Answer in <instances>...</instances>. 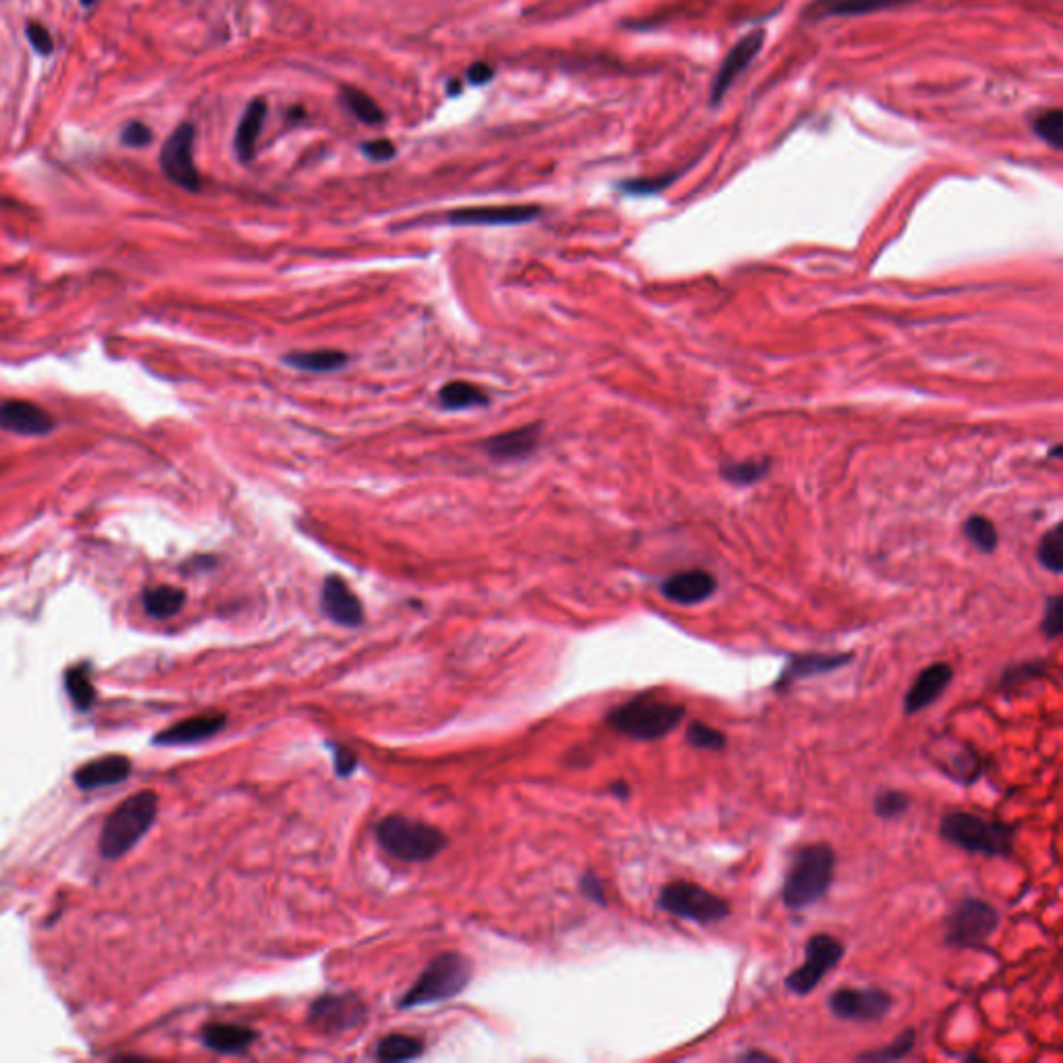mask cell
<instances>
[{
  "instance_id": "obj_1",
  "label": "cell",
  "mask_w": 1063,
  "mask_h": 1063,
  "mask_svg": "<svg viewBox=\"0 0 1063 1063\" xmlns=\"http://www.w3.org/2000/svg\"><path fill=\"white\" fill-rule=\"evenodd\" d=\"M835 875V852L827 843L800 848L785 872L781 899L789 910H802L829 891Z\"/></svg>"
},
{
  "instance_id": "obj_2",
  "label": "cell",
  "mask_w": 1063,
  "mask_h": 1063,
  "mask_svg": "<svg viewBox=\"0 0 1063 1063\" xmlns=\"http://www.w3.org/2000/svg\"><path fill=\"white\" fill-rule=\"evenodd\" d=\"M684 717V704L644 694L613 708L607 715V723L613 731L630 740L657 742L669 735Z\"/></svg>"
},
{
  "instance_id": "obj_3",
  "label": "cell",
  "mask_w": 1063,
  "mask_h": 1063,
  "mask_svg": "<svg viewBox=\"0 0 1063 1063\" xmlns=\"http://www.w3.org/2000/svg\"><path fill=\"white\" fill-rule=\"evenodd\" d=\"M158 814V796L150 789L125 798L111 814L100 831L98 848L106 860H119L131 852L150 831Z\"/></svg>"
},
{
  "instance_id": "obj_4",
  "label": "cell",
  "mask_w": 1063,
  "mask_h": 1063,
  "mask_svg": "<svg viewBox=\"0 0 1063 1063\" xmlns=\"http://www.w3.org/2000/svg\"><path fill=\"white\" fill-rule=\"evenodd\" d=\"M941 837L964 852L987 858H1010L1014 854V825L985 819L972 812H949L939 825Z\"/></svg>"
},
{
  "instance_id": "obj_5",
  "label": "cell",
  "mask_w": 1063,
  "mask_h": 1063,
  "mask_svg": "<svg viewBox=\"0 0 1063 1063\" xmlns=\"http://www.w3.org/2000/svg\"><path fill=\"white\" fill-rule=\"evenodd\" d=\"M472 978V964L461 953H441L434 958L428 968L420 974L414 987L403 995L399 1001L401 1007H418L447 1001L457 997L468 987Z\"/></svg>"
},
{
  "instance_id": "obj_6",
  "label": "cell",
  "mask_w": 1063,
  "mask_h": 1063,
  "mask_svg": "<svg viewBox=\"0 0 1063 1063\" xmlns=\"http://www.w3.org/2000/svg\"><path fill=\"white\" fill-rule=\"evenodd\" d=\"M376 839L385 852L403 862L430 860L447 846L443 831L399 814L387 816L376 827Z\"/></svg>"
},
{
  "instance_id": "obj_7",
  "label": "cell",
  "mask_w": 1063,
  "mask_h": 1063,
  "mask_svg": "<svg viewBox=\"0 0 1063 1063\" xmlns=\"http://www.w3.org/2000/svg\"><path fill=\"white\" fill-rule=\"evenodd\" d=\"M659 906L671 916L698 924H715L731 914L727 899L690 881L667 883L661 889Z\"/></svg>"
},
{
  "instance_id": "obj_8",
  "label": "cell",
  "mask_w": 1063,
  "mask_h": 1063,
  "mask_svg": "<svg viewBox=\"0 0 1063 1063\" xmlns=\"http://www.w3.org/2000/svg\"><path fill=\"white\" fill-rule=\"evenodd\" d=\"M999 926V912L978 897H966L945 920V943L962 949H980Z\"/></svg>"
},
{
  "instance_id": "obj_9",
  "label": "cell",
  "mask_w": 1063,
  "mask_h": 1063,
  "mask_svg": "<svg viewBox=\"0 0 1063 1063\" xmlns=\"http://www.w3.org/2000/svg\"><path fill=\"white\" fill-rule=\"evenodd\" d=\"M843 956H846V945L837 937L827 933L812 935L804 947V962L800 968L787 974L785 989L798 997H806L821 985V980L841 962Z\"/></svg>"
},
{
  "instance_id": "obj_10",
  "label": "cell",
  "mask_w": 1063,
  "mask_h": 1063,
  "mask_svg": "<svg viewBox=\"0 0 1063 1063\" xmlns=\"http://www.w3.org/2000/svg\"><path fill=\"white\" fill-rule=\"evenodd\" d=\"M194 140L196 127L192 123H181L160 150L162 173L187 192L200 189V173L194 165Z\"/></svg>"
},
{
  "instance_id": "obj_11",
  "label": "cell",
  "mask_w": 1063,
  "mask_h": 1063,
  "mask_svg": "<svg viewBox=\"0 0 1063 1063\" xmlns=\"http://www.w3.org/2000/svg\"><path fill=\"white\" fill-rule=\"evenodd\" d=\"M893 1005L883 989H839L829 997V1010L835 1018L848 1022H879Z\"/></svg>"
},
{
  "instance_id": "obj_12",
  "label": "cell",
  "mask_w": 1063,
  "mask_h": 1063,
  "mask_svg": "<svg viewBox=\"0 0 1063 1063\" xmlns=\"http://www.w3.org/2000/svg\"><path fill=\"white\" fill-rule=\"evenodd\" d=\"M366 1020V1005L356 995H324L310 1007V1024L324 1034L358 1028Z\"/></svg>"
},
{
  "instance_id": "obj_13",
  "label": "cell",
  "mask_w": 1063,
  "mask_h": 1063,
  "mask_svg": "<svg viewBox=\"0 0 1063 1063\" xmlns=\"http://www.w3.org/2000/svg\"><path fill=\"white\" fill-rule=\"evenodd\" d=\"M852 659H854V654H848V652H837V654H827V652L796 654V657H792V659L787 661L783 673L777 677L773 688L777 692H783L798 679L819 677V675L833 673V671H837L841 667H846L848 663H852Z\"/></svg>"
},
{
  "instance_id": "obj_14",
  "label": "cell",
  "mask_w": 1063,
  "mask_h": 1063,
  "mask_svg": "<svg viewBox=\"0 0 1063 1063\" xmlns=\"http://www.w3.org/2000/svg\"><path fill=\"white\" fill-rule=\"evenodd\" d=\"M762 42H765V32H752V34L742 38L738 44H735L729 50V54L725 57V61L721 63V67H719V71H717V75L713 79V88H711V102L713 104L721 102L725 92L733 86V81L738 79L746 71V67L756 59V54L762 48Z\"/></svg>"
},
{
  "instance_id": "obj_15",
  "label": "cell",
  "mask_w": 1063,
  "mask_h": 1063,
  "mask_svg": "<svg viewBox=\"0 0 1063 1063\" xmlns=\"http://www.w3.org/2000/svg\"><path fill=\"white\" fill-rule=\"evenodd\" d=\"M953 679V669L949 663H935L922 669L904 698V713L918 715L924 708H929L939 700V696L949 688Z\"/></svg>"
},
{
  "instance_id": "obj_16",
  "label": "cell",
  "mask_w": 1063,
  "mask_h": 1063,
  "mask_svg": "<svg viewBox=\"0 0 1063 1063\" xmlns=\"http://www.w3.org/2000/svg\"><path fill=\"white\" fill-rule=\"evenodd\" d=\"M540 216L538 206H478V208H461L447 214V221L453 225H522L530 223Z\"/></svg>"
},
{
  "instance_id": "obj_17",
  "label": "cell",
  "mask_w": 1063,
  "mask_h": 1063,
  "mask_svg": "<svg viewBox=\"0 0 1063 1063\" xmlns=\"http://www.w3.org/2000/svg\"><path fill=\"white\" fill-rule=\"evenodd\" d=\"M52 428V416L36 403L21 399L0 403V430L21 436H44Z\"/></svg>"
},
{
  "instance_id": "obj_18",
  "label": "cell",
  "mask_w": 1063,
  "mask_h": 1063,
  "mask_svg": "<svg viewBox=\"0 0 1063 1063\" xmlns=\"http://www.w3.org/2000/svg\"><path fill=\"white\" fill-rule=\"evenodd\" d=\"M322 611L331 621L356 628L364 619V609L360 598L351 592L347 582L339 576H329L322 586Z\"/></svg>"
},
{
  "instance_id": "obj_19",
  "label": "cell",
  "mask_w": 1063,
  "mask_h": 1063,
  "mask_svg": "<svg viewBox=\"0 0 1063 1063\" xmlns=\"http://www.w3.org/2000/svg\"><path fill=\"white\" fill-rule=\"evenodd\" d=\"M131 775V760L123 754H108L102 758H94L86 765H81L73 781L84 792H94V789L113 787L117 783H123Z\"/></svg>"
},
{
  "instance_id": "obj_20",
  "label": "cell",
  "mask_w": 1063,
  "mask_h": 1063,
  "mask_svg": "<svg viewBox=\"0 0 1063 1063\" xmlns=\"http://www.w3.org/2000/svg\"><path fill=\"white\" fill-rule=\"evenodd\" d=\"M667 601L675 605H698L704 603L706 598H711L717 590V580L704 569H690L679 571V574L667 578L661 586Z\"/></svg>"
},
{
  "instance_id": "obj_21",
  "label": "cell",
  "mask_w": 1063,
  "mask_h": 1063,
  "mask_svg": "<svg viewBox=\"0 0 1063 1063\" xmlns=\"http://www.w3.org/2000/svg\"><path fill=\"white\" fill-rule=\"evenodd\" d=\"M225 725H227V715L225 713H206V715H198V717H192V719L179 721L173 727L160 731L156 735L154 742L162 744V746L198 744V742H204V740L212 738V735H216Z\"/></svg>"
},
{
  "instance_id": "obj_22",
  "label": "cell",
  "mask_w": 1063,
  "mask_h": 1063,
  "mask_svg": "<svg viewBox=\"0 0 1063 1063\" xmlns=\"http://www.w3.org/2000/svg\"><path fill=\"white\" fill-rule=\"evenodd\" d=\"M538 432H540L538 424L501 432L497 436H490V439L484 443V449L490 457L499 459V461L526 459L538 445Z\"/></svg>"
},
{
  "instance_id": "obj_23",
  "label": "cell",
  "mask_w": 1063,
  "mask_h": 1063,
  "mask_svg": "<svg viewBox=\"0 0 1063 1063\" xmlns=\"http://www.w3.org/2000/svg\"><path fill=\"white\" fill-rule=\"evenodd\" d=\"M258 1039V1034L245 1026L235 1024H210L204 1028L202 1041L208 1049L223 1053V1055H237L248 1051V1047Z\"/></svg>"
},
{
  "instance_id": "obj_24",
  "label": "cell",
  "mask_w": 1063,
  "mask_h": 1063,
  "mask_svg": "<svg viewBox=\"0 0 1063 1063\" xmlns=\"http://www.w3.org/2000/svg\"><path fill=\"white\" fill-rule=\"evenodd\" d=\"M266 113H268V106L262 98H256L248 108H245V113L235 131V152L241 162H250L254 158L256 142L264 127Z\"/></svg>"
},
{
  "instance_id": "obj_25",
  "label": "cell",
  "mask_w": 1063,
  "mask_h": 1063,
  "mask_svg": "<svg viewBox=\"0 0 1063 1063\" xmlns=\"http://www.w3.org/2000/svg\"><path fill=\"white\" fill-rule=\"evenodd\" d=\"M912 0H821L819 15H833V17H854V15H868L877 11H887L899 5H908Z\"/></svg>"
},
{
  "instance_id": "obj_26",
  "label": "cell",
  "mask_w": 1063,
  "mask_h": 1063,
  "mask_svg": "<svg viewBox=\"0 0 1063 1063\" xmlns=\"http://www.w3.org/2000/svg\"><path fill=\"white\" fill-rule=\"evenodd\" d=\"M142 605L154 619H169L185 605V592L175 586H158L142 594Z\"/></svg>"
},
{
  "instance_id": "obj_27",
  "label": "cell",
  "mask_w": 1063,
  "mask_h": 1063,
  "mask_svg": "<svg viewBox=\"0 0 1063 1063\" xmlns=\"http://www.w3.org/2000/svg\"><path fill=\"white\" fill-rule=\"evenodd\" d=\"M285 362L297 370L308 372H331L347 364V356L337 349H314V351H293Z\"/></svg>"
},
{
  "instance_id": "obj_28",
  "label": "cell",
  "mask_w": 1063,
  "mask_h": 1063,
  "mask_svg": "<svg viewBox=\"0 0 1063 1063\" xmlns=\"http://www.w3.org/2000/svg\"><path fill=\"white\" fill-rule=\"evenodd\" d=\"M439 401L445 410H466V407L486 405L488 395L466 380H453L439 391Z\"/></svg>"
},
{
  "instance_id": "obj_29",
  "label": "cell",
  "mask_w": 1063,
  "mask_h": 1063,
  "mask_svg": "<svg viewBox=\"0 0 1063 1063\" xmlns=\"http://www.w3.org/2000/svg\"><path fill=\"white\" fill-rule=\"evenodd\" d=\"M424 1051L422 1041L410 1034H389L383 1041L378 1043L376 1057L380 1061H410L420 1057Z\"/></svg>"
},
{
  "instance_id": "obj_30",
  "label": "cell",
  "mask_w": 1063,
  "mask_h": 1063,
  "mask_svg": "<svg viewBox=\"0 0 1063 1063\" xmlns=\"http://www.w3.org/2000/svg\"><path fill=\"white\" fill-rule=\"evenodd\" d=\"M65 688L71 696V702L79 708V711H90L96 702V690L90 679V669L86 665L71 667L65 673Z\"/></svg>"
},
{
  "instance_id": "obj_31",
  "label": "cell",
  "mask_w": 1063,
  "mask_h": 1063,
  "mask_svg": "<svg viewBox=\"0 0 1063 1063\" xmlns=\"http://www.w3.org/2000/svg\"><path fill=\"white\" fill-rule=\"evenodd\" d=\"M341 100L345 104L347 111L356 117L358 121L366 123V125H380L385 123V113L380 111V106L364 92L356 90V88H343L341 90Z\"/></svg>"
},
{
  "instance_id": "obj_32",
  "label": "cell",
  "mask_w": 1063,
  "mask_h": 1063,
  "mask_svg": "<svg viewBox=\"0 0 1063 1063\" xmlns=\"http://www.w3.org/2000/svg\"><path fill=\"white\" fill-rule=\"evenodd\" d=\"M686 742L696 750L721 752L727 748V735L702 721H692L686 729Z\"/></svg>"
},
{
  "instance_id": "obj_33",
  "label": "cell",
  "mask_w": 1063,
  "mask_h": 1063,
  "mask_svg": "<svg viewBox=\"0 0 1063 1063\" xmlns=\"http://www.w3.org/2000/svg\"><path fill=\"white\" fill-rule=\"evenodd\" d=\"M916 1045V1030L914 1028H906L902 1034H899L897 1039H893L887 1047H881L877 1051H868V1053H860L858 1059L860 1061H875V1063H881V1061H897V1059H904Z\"/></svg>"
},
{
  "instance_id": "obj_34",
  "label": "cell",
  "mask_w": 1063,
  "mask_h": 1063,
  "mask_svg": "<svg viewBox=\"0 0 1063 1063\" xmlns=\"http://www.w3.org/2000/svg\"><path fill=\"white\" fill-rule=\"evenodd\" d=\"M1034 133L1039 135L1043 142H1047L1051 148L1061 150L1063 144V113L1059 108H1051V111L1041 113L1032 123Z\"/></svg>"
},
{
  "instance_id": "obj_35",
  "label": "cell",
  "mask_w": 1063,
  "mask_h": 1063,
  "mask_svg": "<svg viewBox=\"0 0 1063 1063\" xmlns=\"http://www.w3.org/2000/svg\"><path fill=\"white\" fill-rule=\"evenodd\" d=\"M964 532H966L968 540L974 544L978 551H983V553H993L995 551V547H997V530L987 520V517H980V515L970 517V520L964 526Z\"/></svg>"
},
{
  "instance_id": "obj_36",
  "label": "cell",
  "mask_w": 1063,
  "mask_h": 1063,
  "mask_svg": "<svg viewBox=\"0 0 1063 1063\" xmlns=\"http://www.w3.org/2000/svg\"><path fill=\"white\" fill-rule=\"evenodd\" d=\"M910 804L912 800L908 794L897 792V789H885V792H881L875 798V814L885 821L899 819V816H904L908 812Z\"/></svg>"
},
{
  "instance_id": "obj_37",
  "label": "cell",
  "mask_w": 1063,
  "mask_h": 1063,
  "mask_svg": "<svg viewBox=\"0 0 1063 1063\" xmlns=\"http://www.w3.org/2000/svg\"><path fill=\"white\" fill-rule=\"evenodd\" d=\"M721 474L733 484H752L767 474V463L765 461L727 463V466H723Z\"/></svg>"
},
{
  "instance_id": "obj_38",
  "label": "cell",
  "mask_w": 1063,
  "mask_h": 1063,
  "mask_svg": "<svg viewBox=\"0 0 1063 1063\" xmlns=\"http://www.w3.org/2000/svg\"><path fill=\"white\" fill-rule=\"evenodd\" d=\"M1061 526H1055L1039 544V561L1051 574H1061Z\"/></svg>"
},
{
  "instance_id": "obj_39",
  "label": "cell",
  "mask_w": 1063,
  "mask_h": 1063,
  "mask_svg": "<svg viewBox=\"0 0 1063 1063\" xmlns=\"http://www.w3.org/2000/svg\"><path fill=\"white\" fill-rule=\"evenodd\" d=\"M1045 673H1047V669H1045V663H1043V661L1012 665L1010 669H1005V673L1001 675V679H999V688H1016V686H1020V684H1026V681H1030V679L1043 677Z\"/></svg>"
},
{
  "instance_id": "obj_40",
  "label": "cell",
  "mask_w": 1063,
  "mask_h": 1063,
  "mask_svg": "<svg viewBox=\"0 0 1063 1063\" xmlns=\"http://www.w3.org/2000/svg\"><path fill=\"white\" fill-rule=\"evenodd\" d=\"M679 173L675 175H661V177H650V179H632V181H625L621 183V189L625 194H634V196H646V194H657L661 192V189H665L667 185H671L675 179H677Z\"/></svg>"
},
{
  "instance_id": "obj_41",
  "label": "cell",
  "mask_w": 1063,
  "mask_h": 1063,
  "mask_svg": "<svg viewBox=\"0 0 1063 1063\" xmlns=\"http://www.w3.org/2000/svg\"><path fill=\"white\" fill-rule=\"evenodd\" d=\"M1063 607H1061V598L1059 596H1051L1047 605H1045V615H1043V623H1041V630L1043 634L1049 638V640H1055L1059 638L1061 634V628H1063Z\"/></svg>"
},
{
  "instance_id": "obj_42",
  "label": "cell",
  "mask_w": 1063,
  "mask_h": 1063,
  "mask_svg": "<svg viewBox=\"0 0 1063 1063\" xmlns=\"http://www.w3.org/2000/svg\"><path fill=\"white\" fill-rule=\"evenodd\" d=\"M121 142L127 148H146L152 144V129L142 121H131L121 131Z\"/></svg>"
},
{
  "instance_id": "obj_43",
  "label": "cell",
  "mask_w": 1063,
  "mask_h": 1063,
  "mask_svg": "<svg viewBox=\"0 0 1063 1063\" xmlns=\"http://www.w3.org/2000/svg\"><path fill=\"white\" fill-rule=\"evenodd\" d=\"M25 34H27V40H30V44L34 46V50L42 54V57H50V54L54 52V40L42 23L30 21L25 25Z\"/></svg>"
},
{
  "instance_id": "obj_44",
  "label": "cell",
  "mask_w": 1063,
  "mask_h": 1063,
  "mask_svg": "<svg viewBox=\"0 0 1063 1063\" xmlns=\"http://www.w3.org/2000/svg\"><path fill=\"white\" fill-rule=\"evenodd\" d=\"M362 152L374 162H385L395 156V144L389 140H372L362 144Z\"/></svg>"
},
{
  "instance_id": "obj_45",
  "label": "cell",
  "mask_w": 1063,
  "mask_h": 1063,
  "mask_svg": "<svg viewBox=\"0 0 1063 1063\" xmlns=\"http://www.w3.org/2000/svg\"><path fill=\"white\" fill-rule=\"evenodd\" d=\"M335 769L341 777H349L358 769V758L353 756L345 746H335Z\"/></svg>"
},
{
  "instance_id": "obj_46",
  "label": "cell",
  "mask_w": 1063,
  "mask_h": 1063,
  "mask_svg": "<svg viewBox=\"0 0 1063 1063\" xmlns=\"http://www.w3.org/2000/svg\"><path fill=\"white\" fill-rule=\"evenodd\" d=\"M582 889H584V893H586L590 899H594L596 904L607 906L605 887H603L601 879H596V877L592 875V872H586V875L582 877Z\"/></svg>"
},
{
  "instance_id": "obj_47",
  "label": "cell",
  "mask_w": 1063,
  "mask_h": 1063,
  "mask_svg": "<svg viewBox=\"0 0 1063 1063\" xmlns=\"http://www.w3.org/2000/svg\"><path fill=\"white\" fill-rule=\"evenodd\" d=\"M493 77H495V71L486 63H474L468 71V81L472 86H484L486 81H490Z\"/></svg>"
},
{
  "instance_id": "obj_48",
  "label": "cell",
  "mask_w": 1063,
  "mask_h": 1063,
  "mask_svg": "<svg viewBox=\"0 0 1063 1063\" xmlns=\"http://www.w3.org/2000/svg\"><path fill=\"white\" fill-rule=\"evenodd\" d=\"M738 1061H748V1063H752V1061H773V1057L767 1055V1053H762V1051H746V1053L738 1055Z\"/></svg>"
},
{
  "instance_id": "obj_49",
  "label": "cell",
  "mask_w": 1063,
  "mask_h": 1063,
  "mask_svg": "<svg viewBox=\"0 0 1063 1063\" xmlns=\"http://www.w3.org/2000/svg\"><path fill=\"white\" fill-rule=\"evenodd\" d=\"M611 792H613L619 800H625V798L630 796V785H628V783H623V781H617V783L611 787Z\"/></svg>"
},
{
  "instance_id": "obj_50",
  "label": "cell",
  "mask_w": 1063,
  "mask_h": 1063,
  "mask_svg": "<svg viewBox=\"0 0 1063 1063\" xmlns=\"http://www.w3.org/2000/svg\"><path fill=\"white\" fill-rule=\"evenodd\" d=\"M79 3H81V7H92V5L98 3V0H79Z\"/></svg>"
}]
</instances>
